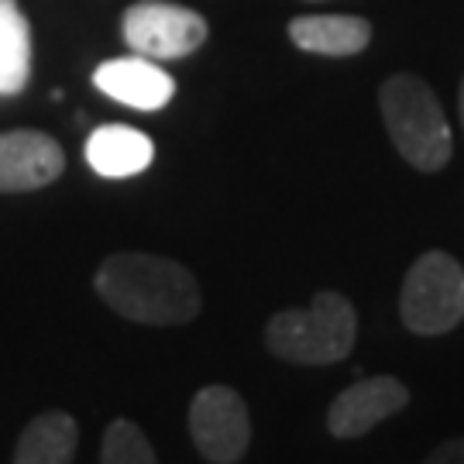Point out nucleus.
<instances>
[{
    "instance_id": "nucleus-8",
    "label": "nucleus",
    "mask_w": 464,
    "mask_h": 464,
    "mask_svg": "<svg viewBox=\"0 0 464 464\" xmlns=\"http://www.w3.org/2000/svg\"><path fill=\"white\" fill-rule=\"evenodd\" d=\"M66 169L59 141L42 131L0 134V193H32L55 183Z\"/></svg>"
},
{
    "instance_id": "nucleus-11",
    "label": "nucleus",
    "mask_w": 464,
    "mask_h": 464,
    "mask_svg": "<svg viewBox=\"0 0 464 464\" xmlns=\"http://www.w3.org/2000/svg\"><path fill=\"white\" fill-rule=\"evenodd\" d=\"M289 38L303 52L344 59V55H358L368 49L372 24L358 14H310L296 17L289 24Z\"/></svg>"
},
{
    "instance_id": "nucleus-10",
    "label": "nucleus",
    "mask_w": 464,
    "mask_h": 464,
    "mask_svg": "<svg viewBox=\"0 0 464 464\" xmlns=\"http://www.w3.org/2000/svg\"><path fill=\"white\" fill-rule=\"evenodd\" d=\"M151 159H155L151 138L128 124H103L86 138V162L103 179L138 176L151 166Z\"/></svg>"
},
{
    "instance_id": "nucleus-12",
    "label": "nucleus",
    "mask_w": 464,
    "mask_h": 464,
    "mask_svg": "<svg viewBox=\"0 0 464 464\" xmlns=\"http://www.w3.org/2000/svg\"><path fill=\"white\" fill-rule=\"evenodd\" d=\"M80 444V427L76 420L63 410L38 413L21 430L11 464H72Z\"/></svg>"
},
{
    "instance_id": "nucleus-4",
    "label": "nucleus",
    "mask_w": 464,
    "mask_h": 464,
    "mask_svg": "<svg viewBox=\"0 0 464 464\" xmlns=\"http://www.w3.org/2000/svg\"><path fill=\"white\" fill-rule=\"evenodd\" d=\"M399 316L420 337L454 331L464 320V266L448 251L420 255L402 282Z\"/></svg>"
},
{
    "instance_id": "nucleus-5",
    "label": "nucleus",
    "mask_w": 464,
    "mask_h": 464,
    "mask_svg": "<svg viewBox=\"0 0 464 464\" xmlns=\"http://www.w3.org/2000/svg\"><path fill=\"white\" fill-rule=\"evenodd\" d=\"M124 42L145 59H186L207 42V21L179 4L145 0L124 11Z\"/></svg>"
},
{
    "instance_id": "nucleus-6",
    "label": "nucleus",
    "mask_w": 464,
    "mask_h": 464,
    "mask_svg": "<svg viewBox=\"0 0 464 464\" xmlns=\"http://www.w3.org/2000/svg\"><path fill=\"white\" fill-rule=\"evenodd\" d=\"M189 433L214 464H237L251 444V416L231 385H207L189 402Z\"/></svg>"
},
{
    "instance_id": "nucleus-2",
    "label": "nucleus",
    "mask_w": 464,
    "mask_h": 464,
    "mask_svg": "<svg viewBox=\"0 0 464 464\" xmlns=\"http://www.w3.org/2000/svg\"><path fill=\"white\" fill-rule=\"evenodd\" d=\"M389 141L420 172H440L450 162V124L430 86L413 72L389 76L379 90Z\"/></svg>"
},
{
    "instance_id": "nucleus-16",
    "label": "nucleus",
    "mask_w": 464,
    "mask_h": 464,
    "mask_svg": "<svg viewBox=\"0 0 464 464\" xmlns=\"http://www.w3.org/2000/svg\"><path fill=\"white\" fill-rule=\"evenodd\" d=\"M461 124H464V83H461Z\"/></svg>"
},
{
    "instance_id": "nucleus-7",
    "label": "nucleus",
    "mask_w": 464,
    "mask_h": 464,
    "mask_svg": "<svg viewBox=\"0 0 464 464\" xmlns=\"http://www.w3.org/2000/svg\"><path fill=\"white\" fill-rule=\"evenodd\" d=\"M410 392L406 385L392 375H375V379L354 382L341 396L331 402L327 410V430L341 440H358L368 430H375L389 416L406 410Z\"/></svg>"
},
{
    "instance_id": "nucleus-1",
    "label": "nucleus",
    "mask_w": 464,
    "mask_h": 464,
    "mask_svg": "<svg viewBox=\"0 0 464 464\" xmlns=\"http://www.w3.org/2000/svg\"><path fill=\"white\" fill-rule=\"evenodd\" d=\"M93 285L117 316L149 327L189 324L203 306L197 276L179 262L149 251H117L103 258Z\"/></svg>"
},
{
    "instance_id": "nucleus-15",
    "label": "nucleus",
    "mask_w": 464,
    "mask_h": 464,
    "mask_svg": "<svg viewBox=\"0 0 464 464\" xmlns=\"http://www.w3.org/2000/svg\"><path fill=\"white\" fill-rule=\"evenodd\" d=\"M423 464H464V437H450L437 450H430V458Z\"/></svg>"
},
{
    "instance_id": "nucleus-3",
    "label": "nucleus",
    "mask_w": 464,
    "mask_h": 464,
    "mask_svg": "<svg viewBox=\"0 0 464 464\" xmlns=\"http://www.w3.org/2000/svg\"><path fill=\"white\" fill-rule=\"evenodd\" d=\"M358 337V316L341 293H316L306 310H282L268 320V351L289 365H337Z\"/></svg>"
},
{
    "instance_id": "nucleus-9",
    "label": "nucleus",
    "mask_w": 464,
    "mask_h": 464,
    "mask_svg": "<svg viewBox=\"0 0 464 464\" xmlns=\"http://www.w3.org/2000/svg\"><path fill=\"white\" fill-rule=\"evenodd\" d=\"M93 83L100 93H107L117 103H128L134 111H162L176 93L172 76L155 66V59H145V55L103 63L93 72Z\"/></svg>"
},
{
    "instance_id": "nucleus-13",
    "label": "nucleus",
    "mask_w": 464,
    "mask_h": 464,
    "mask_svg": "<svg viewBox=\"0 0 464 464\" xmlns=\"http://www.w3.org/2000/svg\"><path fill=\"white\" fill-rule=\"evenodd\" d=\"M32 76V28L17 0H0V93H21Z\"/></svg>"
},
{
    "instance_id": "nucleus-14",
    "label": "nucleus",
    "mask_w": 464,
    "mask_h": 464,
    "mask_svg": "<svg viewBox=\"0 0 464 464\" xmlns=\"http://www.w3.org/2000/svg\"><path fill=\"white\" fill-rule=\"evenodd\" d=\"M100 464H159L151 440L145 430L131 420H114L103 430V448H100Z\"/></svg>"
}]
</instances>
